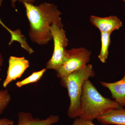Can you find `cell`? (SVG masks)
<instances>
[{
    "label": "cell",
    "mask_w": 125,
    "mask_h": 125,
    "mask_svg": "<svg viewBox=\"0 0 125 125\" xmlns=\"http://www.w3.org/2000/svg\"><path fill=\"white\" fill-rule=\"evenodd\" d=\"M80 105L81 113L79 117L92 121L121 107L115 100L103 96L89 80L83 84Z\"/></svg>",
    "instance_id": "7a4b0ae2"
},
{
    "label": "cell",
    "mask_w": 125,
    "mask_h": 125,
    "mask_svg": "<svg viewBox=\"0 0 125 125\" xmlns=\"http://www.w3.org/2000/svg\"><path fill=\"white\" fill-rule=\"evenodd\" d=\"M123 1H124V2H125V0H122Z\"/></svg>",
    "instance_id": "d6986e66"
},
{
    "label": "cell",
    "mask_w": 125,
    "mask_h": 125,
    "mask_svg": "<svg viewBox=\"0 0 125 125\" xmlns=\"http://www.w3.org/2000/svg\"><path fill=\"white\" fill-rule=\"evenodd\" d=\"M90 20L92 24L99 30L101 32L112 33L122 27L123 23L116 16L100 17L92 15Z\"/></svg>",
    "instance_id": "52a82bcc"
},
{
    "label": "cell",
    "mask_w": 125,
    "mask_h": 125,
    "mask_svg": "<svg viewBox=\"0 0 125 125\" xmlns=\"http://www.w3.org/2000/svg\"><path fill=\"white\" fill-rule=\"evenodd\" d=\"M92 52L85 48H73L66 52L64 62L55 71L61 78L84 67L90 61Z\"/></svg>",
    "instance_id": "5b68a950"
},
{
    "label": "cell",
    "mask_w": 125,
    "mask_h": 125,
    "mask_svg": "<svg viewBox=\"0 0 125 125\" xmlns=\"http://www.w3.org/2000/svg\"><path fill=\"white\" fill-rule=\"evenodd\" d=\"M95 75L93 65L88 64L84 67L61 78L62 86L67 89L70 99L67 115L70 118L79 117L81 113L80 99L84 83Z\"/></svg>",
    "instance_id": "3957f363"
},
{
    "label": "cell",
    "mask_w": 125,
    "mask_h": 125,
    "mask_svg": "<svg viewBox=\"0 0 125 125\" xmlns=\"http://www.w3.org/2000/svg\"><path fill=\"white\" fill-rule=\"evenodd\" d=\"M63 24L54 23L51 25L50 31L54 40V48L51 58L47 62V69L56 70L64 62L66 57V48L68 44Z\"/></svg>",
    "instance_id": "277c9868"
},
{
    "label": "cell",
    "mask_w": 125,
    "mask_h": 125,
    "mask_svg": "<svg viewBox=\"0 0 125 125\" xmlns=\"http://www.w3.org/2000/svg\"><path fill=\"white\" fill-rule=\"evenodd\" d=\"M72 125H96L94 124L93 121L85 120L80 117L75 118Z\"/></svg>",
    "instance_id": "9a60e30c"
},
{
    "label": "cell",
    "mask_w": 125,
    "mask_h": 125,
    "mask_svg": "<svg viewBox=\"0 0 125 125\" xmlns=\"http://www.w3.org/2000/svg\"><path fill=\"white\" fill-rule=\"evenodd\" d=\"M29 21V36L32 42L41 46L46 45L52 40L50 31L54 23L62 24V13L53 4L43 2L35 6L31 3H23Z\"/></svg>",
    "instance_id": "6da1fadb"
},
{
    "label": "cell",
    "mask_w": 125,
    "mask_h": 125,
    "mask_svg": "<svg viewBox=\"0 0 125 125\" xmlns=\"http://www.w3.org/2000/svg\"><path fill=\"white\" fill-rule=\"evenodd\" d=\"M46 69H43L39 71L34 72L27 78L17 82L16 83V85L17 87L21 88L27 84L36 83L42 77L43 74L46 71Z\"/></svg>",
    "instance_id": "7c38bea8"
},
{
    "label": "cell",
    "mask_w": 125,
    "mask_h": 125,
    "mask_svg": "<svg viewBox=\"0 0 125 125\" xmlns=\"http://www.w3.org/2000/svg\"><path fill=\"white\" fill-rule=\"evenodd\" d=\"M14 121L7 118L0 119V125H14Z\"/></svg>",
    "instance_id": "2e32d148"
},
{
    "label": "cell",
    "mask_w": 125,
    "mask_h": 125,
    "mask_svg": "<svg viewBox=\"0 0 125 125\" xmlns=\"http://www.w3.org/2000/svg\"><path fill=\"white\" fill-rule=\"evenodd\" d=\"M11 0V6L14 9H15V3L16 1H19L22 3L24 2H27V3L33 4L35 2V0Z\"/></svg>",
    "instance_id": "e0dca14e"
},
{
    "label": "cell",
    "mask_w": 125,
    "mask_h": 125,
    "mask_svg": "<svg viewBox=\"0 0 125 125\" xmlns=\"http://www.w3.org/2000/svg\"><path fill=\"white\" fill-rule=\"evenodd\" d=\"M29 66V62L24 57L10 56L7 75L3 83V87L6 88L11 82L20 78Z\"/></svg>",
    "instance_id": "8992f818"
},
{
    "label": "cell",
    "mask_w": 125,
    "mask_h": 125,
    "mask_svg": "<svg viewBox=\"0 0 125 125\" xmlns=\"http://www.w3.org/2000/svg\"><path fill=\"white\" fill-rule=\"evenodd\" d=\"M101 85L109 90L112 98L122 107H125V72L122 79L114 83L100 81Z\"/></svg>",
    "instance_id": "ba28073f"
},
{
    "label": "cell",
    "mask_w": 125,
    "mask_h": 125,
    "mask_svg": "<svg viewBox=\"0 0 125 125\" xmlns=\"http://www.w3.org/2000/svg\"><path fill=\"white\" fill-rule=\"evenodd\" d=\"M97 121L103 125H125V108L121 107L99 116Z\"/></svg>",
    "instance_id": "30bf717a"
},
{
    "label": "cell",
    "mask_w": 125,
    "mask_h": 125,
    "mask_svg": "<svg viewBox=\"0 0 125 125\" xmlns=\"http://www.w3.org/2000/svg\"><path fill=\"white\" fill-rule=\"evenodd\" d=\"M17 125H52L60 120L58 115H51L45 119L34 118L30 113L21 112L18 114Z\"/></svg>",
    "instance_id": "9c48e42d"
},
{
    "label": "cell",
    "mask_w": 125,
    "mask_h": 125,
    "mask_svg": "<svg viewBox=\"0 0 125 125\" xmlns=\"http://www.w3.org/2000/svg\"><path fill=\"white\" fill-rule=\"evenodd\" d=\"M3 1V0H0V7L1 6ZM0 24L2 25V27H4L5 29H6L10 33V36H11V39H14L17 37L18 34V30H15V31H13V30H11V29H9L2 22L0 18Z\"/></svg>",
    "instance_id": "5bb4252c"
},
{
    "label": "cell",
    "mask_w": 125,
    "mask_h": 125,
    "mask_svg": "<svg viewBox=\"0 0 125 125\" xmlns=\"http://www.w3.org/2000/svg\"><path fill=\"white\" fill-rule=\"evenodd\" d=\"M101 47L98 56L99 60L102 63H105L109 55V48L111 43V33L101 32Z\"/></svg>",
    "instance_id": "8fae6325"
},
{
    "label": "cell",
    "mask_w": 125,
    "mask_h": 125,
    "mask_svg": "<svg viewBox=\"0 0 125 125\" xmlns=\"http://www.w3.org/2000/svg\"><path fill=\"white\" fill-rule=\"evenodd\" d=\"M3 58L2 57V54L0 52V67H2L3 64Z\"/></svg>",
    "instance_id": "ac0fdd59"
},
{
    "label": "cell",
    "mask_w": 125,
    "mask_h": 125,
    "mask_svg": "<svg viewBox=\"0 0 125 125\" xmlns=\"http://www.w3.org/2000/svg\"><path fill=\"white\" fill-rule=\"evenodd\" d=\"M11 100V96L7 89L0 90V115L8 106Z\"/></svg>",
    "instance_id": "4fadbf2b"
}]
</instances>
